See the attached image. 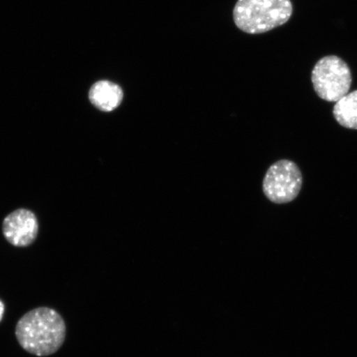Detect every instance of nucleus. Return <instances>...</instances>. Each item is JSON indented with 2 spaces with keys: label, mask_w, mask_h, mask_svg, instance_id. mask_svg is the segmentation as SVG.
<instances>
[{
  "label": "nucleus",
  "mask_w": 357,
  "mask_h": 357,
  "mask_svg": "<svg viewBox=\"0 0 357 357\" xmlns=\"http://www.w3.org/2000/svg\"><path fill=\"white\" fill-rule=\"evenodd\" d=\"M15 336L22 349L37 356L56 354L63 345L66 325L59 312L47 307L30 310L20 318Z\"/></svg>",
  "instance_id": "1"
},
{
  "label": "nucleus",
  "mask_w": 357,
  "mask_h": 357,
  "mask_svg": "<svg viewBox=\"0 0 357 357\" xmlns=\"http://www.w3.org/2000/svg\"><path fill=\"white\" fill-rule=\"evenodd\" d=\"M292 13L290 0H238L234 7V20L243 32L260 34L287 24Z\"/></svg>",
  "instance_id": "2"
},
{
  "label": "nucleus",
  "mask_w": 357,
  "mask_h": 357,
  "mask_svg": "<svg viewBox=\"0 0 357 357\" xmlns=\"http://www.w3.org/2000/svg\"><path fill=\"white\" fill-rule=\"evenodd\" d=\"M311 79L314 91L328 102H337L349 93L352 78L350 67L342 58L326 56L317 62Z\"/></svg>",
  "instance_id": "3"
},
{
  "label": "nucleus",
  "mask_w": 357,
  "mask_h": 357,
  "mask_svg": "<svg viewBox=\"0 0 357 357\" xmlns=\"http://www.w3.org/2000/svg\"><path fill=\"white\" fill-rule=\"evenodd\" d=\"M303 176L297 165L289 160H280L268 169L263 191L275 204H287L296 199L302 189Z\"/></svg>",
  "instance_id": "4"
},
{
  "label": "nucleus",
  "mask_w": 357,
  "mask_h": 357,
  "mask_svg": "<svg viewBox=\"0 0 357 357\" xmlns=\"http://www.w3.org/2000/svg\"><path fill=\"white\" fill-rule=\"evenodd\" d=\"M38 231V218L28 209H17L8 214L3 222L4 238L15 247L25 248L33 243Z\"/></svg>",
  "instance_id": "5"
},
{
  "label": "nucleus",
  "mask_w": 357,
  "mask_h": 357,
  "mask_svg": "<svg viewBox=\"0 0 357 357\" xmlns=\"http://www.w3.org/2000/svg\"><path fill=\"white\" fill-rule=\"evenodd\" d=\"M89 98L91 104L97 109L102 112H111L121 104L123 92L118 84L109 80H100L93 84Z\"/></svg>",
  "instance_id": "6"
},
{
  "label": "nucleus",
  "mask_w": 357,
  "mask_h": 357,
  "mask_svg": "<svg viewBox=\"0 0 357 357\" xmlns=\"http://www.w3.org/2000/svg\"><path fill=\"white\" fill-rule=\"evenodd\" d=\"M333 114L341 126L357 130V91L347 93L336 102Z\"/></svg>",
  "instance_id": "7"
},
{
  "label": "nucleus",
  "mask_w": 357,
  "mask_h": 357,
  "mask_svg": "<svg viewBox=\"0 0 357 357\" xmlns=\"http://www.w3.org/2000/svg\"><path fill=\"white\" fill-rule=\"evenodd\" d=\"M3 312H4L3 303L1 301H0V321L2 320Z\"/></svg>",
  "instance_id": "8"
}]
</instances>
